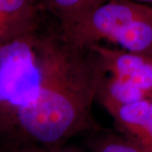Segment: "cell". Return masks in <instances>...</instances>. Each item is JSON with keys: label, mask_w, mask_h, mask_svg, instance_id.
<instances>
[{"label": "cell", "mask_w": 152, "mask_h": 152, "mask_svg": "<svg viewBox=\"0 0 152 152\" xmlns=\"http://www.w3.org/2000/svg\"><path fill=\"white\" fill-rule=\"evenodd\" d=\"M131 1H134V2H139V3H142V4L152 3V0H131Z\"/></svg>", "instance_id": "cell-11"}, {"label": "cell", "mask_w": 152, "mask_h": 152, "mask_svg": "<svg viewBox=\"0 0 152 152\" xmlns=\"http://www.w3.org/2000/svg\"><path fill=\"white\" fill-rule=\"evenodd\" d=\"M107 0H46L49 9L59 18L62 28L68 27Z\"/></svg>", "instance_id": "cell-7"}, {"label": "cell", "mask_w": 152, "mask_h": 152, "mask_svg": "<svg viewBox=\"0 0 152 152\" xmlns=\"http://www.w3.org/2000/svg\"><path fill=\"white\" fill-rule=\"evenodd\" d=\"M147 98L151 97H149L140 89L101 71L96 99L111 115L124 106Z\"/></svg>", "instance_id": "cell-6"}, {"label": "cell", "mask_w": 152, "mask_h": 152, "mask_svg": "<svg viewBox=\"0 0 152 152\" xmlns=\"http://www.w3.org/2000/svg\"><path fill=\"white\" fill-rule=\"evenodd\" d=\"M40 41L29 31L0 44V132L13 134L19 113L39 97Z\"/></svg>", "instance_id": "cell-3"}, {"label": "cell", "mask_w": 152, "mask_h": 152, "mask_svg": "<svg viewBox=\"0 0 152 152\" xmlns=\"http://www.w3.org/2000/svg\"><path fill=\"white\" fill-rule=\"evenodd\" d=\"M90 48L94 52L100 70L140 89L152 97V58L95 44Z\"/></svg>", "instance_id": "cell-4"}, {"label": "cell", "mask_w": 152, "mask_h": 152, "mask_svg": "<svg viewBox=\"0 0 152 152\" xmlns=\"http://www.w3.org/2000/svg\"><path fill=\"white\" fill-rule=\"evenodd\" d=\"M36 9L33 0H0V15L32 31Z\"/></svg>", "instance_id": "cell-8"}, {"label": "cell", "mask_w": 152, "mask_h": 152, "mask_svg": "<svg viewBox=\"0 0 152 152\" xmlns=\"http://www.w3.org/2000/svg\"><path fill=\"white\" fill-rule=\"evenodd\" d=\"M112 116L125 137L152 152V97L124 106Z\"/></svg>", "instance_id": "cell-5"}, {"label": "cell", "mask_w": 152, "mask_h": 152, "mask_svg": "<svg viewBox=\"0 0 152 152\" xmlns=\"http://www.w3.org/2000/svg\"><path fill=\"white\" fill-rule=\"evenodd\" d=\"M92 152H149L124 135L104 134L92 140Z\"/></svg>", "instance_id": "cell-9"}, {"label": "cell", "mask_w": 152, "mask_h": 152, "mask_svg": "<svg viewBox=\"0 0 152 152\" xmlns=\"http://www.w3.org/2000/svg\"><path fill=\"white\" fill-rule=\"evenodd\" d=\"M63 35L81 48L107 40L152 58V7L131 0H107L64 28Z\"/></svg>", "instance_id": "cell-2"}, {"label": "cell", "mask_w": 152, "mask_h": 152, "mask_svg": "<svg viewBox=\"0 0 152 152\" xmlns=\"http://www.w3.org/2000/svg\"><path fill=\"white\" fill-rule=\"evenodd\" d=\"M10 152H77L69 149L58 148H48V147L39 146L37 145L26 143L22 145L15 147Z\"/></svg>", "instance_id": "cell-10"}, {"label": "cell", "mask_w": 152, "mask_h": 152, "mask_svg": "<svg viewBox=\"0 0 152 152\" xmlns=\"http://www.w3.org/2000/svg\"><path fill=\"white\" fill-rule=\"evenodd\" d=\"M42 85L37 102L21 111L13 134L29 144L58 148L93 127L91 107L101 71L90 48L60 37H41Z\"/></svg>", "instance_id": "cell-1"}]
</instances>
